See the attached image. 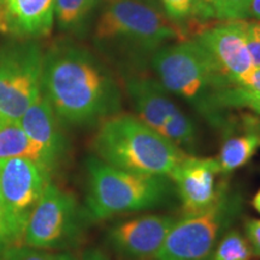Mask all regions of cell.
Returning <instances> with one entry per match:
<instances>
[{"label":"cell","mask_w":260,"mask_h":260,"mask_svg":"<svg viewBox=\"0 0 260 260\" xmlns=\"http://www.w3.org/2000/svg\"><path fill=\"white\" fill-rule=\"evenodd\" d=\"M42 93L61 122L90 125L115 116L121 93L105 67L76 46H56L44 54Z\"/></svg>","instance_id":"6da1fadb"},{"label":"cell","mask_w":260,"mask_h":260,"mask_svg":"<svg viewBox=\"0 0 260 260\" xmlns=\"http://www.w3.org/2000/svg\"><path fill=\"white\" fill-rule=\"evenodd\" d=\"M93 148L96 158L106 164L147 176H169L188 155L130 115H115L102 122L94 136Z\"/></svg>","instance_id":"7a4b0ae2"},{"label":"cell","mask_w":260,"mask_h":260,"mask_svg":"<svg viewBox=\"0 0 260 260\" xmlns=\"http://www.w3.org/2000/svg\"><path fill=\"white\" fill-rule=\"evenodd\" d=\"M84 213L93 220L160 207L174 193L169 176H147L128 172L89 158Z\"/></svg>","instance_id":"3957f363"},{"label":"cell","mask_w":260,"mask_h":260,"mask_svg":"<svg viewBox=\"0 0 260 260\" xmlns=\"http://www.w3.org/2000/svg\"><path fill=\"white\" fill-rule=\"evenodd\" d=\"M152 65L159 82L168 92L193 104L213 124H222L216 98L232 84L219 74L197 40H184L159 48L153 53Z\"/></svg>","instance_id":"277c9868"},{"label":"cell","mask_w":260,"mask_h":260,"mask_svg":"<svg viewBox=\"0 0 260 260\" xmlns=\"http://www.w3.org/2000/svg\"><path fill=\"white\" fill-rule=\"evenodd\" d=\"M186 31L149 0H110L94 31L99 42L117 44L138 53H155L170 41H184Z\"/></svg>","instance_id":"5b68a950"},{"label":"cell","mask_w":260,"mask_h":260,"mask_svg":"<svg viewBox=\"0 0 260 260\" xmlns=\"http://www.w3.org/2000/svg\"><path fill=\"white\" fill-rule=\"evenodd\" d=\"M241 209L239 195L220 184L212 205L174 223L153 260H210L224 230Z\"/></svg>","instance_id":"8992f818"},{"label":"cell","mask_w":260,"mask_h":260,"mask_svg":"<svg viewBox=\"0 0 260 260\" xmlns=\"http://www.w3.org/2000/svg\"><path fill=\"white\" fill-rule=\"evenodd\" d=\"M44 54L34 42L0 47V124L18 122L41 93Z\"/></svg>","instance_id":"52a82bcc"},{"label":"cell","mask_w":260,"mask_h":260,"mask_svg":"<svg viewBox=\"0 0 260 260\" xmlns=\"http://www.w3.org/2000/svg\"><path fill=\"white\" fill-rule=\"evenodd\" d=\"M51 172L24 158L0 160V201L17 245H21L28 219L50 183Z\"/></svg>","instance_id":"ba28073f"},{"label":"cell","mask_w":260,"mask_h":260,"mask_svg":"<svg viewBox=\"0 0 260 260\" xmlns=\"http://www.w3.org/2000/svg\"><path fill=\"white\" fill-rule=\"evenodd\" d=\"M80 222L73 195L50 182L29 217L21 245L45 251L61 248L79 234Z\"/></svg>","instance_id":"9c48e42d"},{"label":"cell","mask_w":260,"mask_h":260,"mask_svg":"<svg viewBox=\"0 0 260 260\" xmlns=\"http://www.w3.org/2000/svg\"><path fill=\"white\" fill-rule=\"evenodd\" d=\"M126 90L138 118L183 151L194 148V123L172 102L159 81L145 77L130 79L126 81Z\"/></svg>","instance_id":"30bf717a"},{"label":"cell","mask_w":260,"mask_h":260,"mask_svg":"<svg viewBox=\"0 0 260 260\" xmlns=\"http://www.w3.org/2000/svg\"><path fill=\"white\" fill-rule=\"evenodd\" d=\"M247 34L248 22L236 19L205 29L195 39L219 74L233 86L242 83L254 70L247 47Z\"/></svg>","instance_id":"8fae6325"},{"label":"cell","mask_w":260,"mask_h":260,"mask_svg":"<svg viewBox=\"0 0 260 260\" xmlns=\"http://www.w3.org/2000/svg\"><path fill=\"white\" fill-rule=\"evenodd\" d=\"M175 222L167 214H144L115 224L107 233V241L124 259H153Z\"/></svg>","instance_id":"7c38bea8"},{"label":"cell","mask_w":260,"mask_h":260,"mask_svg":"<svg viewBox=\"0 0 260 260\" xmlns=\"http://www.w3.org/2000/svg\"><path fill=\"white\" fill-rule=\"evenodd\" d=\"M220 168L216 158L187 155L169 175L186 213L201 211L214 203L219 194L216 176Z\"/></svg>","instance_id":"4fadbf2b"},{"label":"cell","mask_w":260,"mask_h":260,"mask_svg":"<svg viewBox=\"0 0 260 260\" xmlns=\"http://www.w3.org/2000/svg\"><path fill=\"white\" fill-rule=\"evenodd\" d=\"M56 0H4L0 32L21 39L46 37L53 28Z\"/></svg>","instance_id":"5bb4252c"},{"label":"cell","mask_w":260,"mask_h":260,"mask_svg":"<svg viewBox=\"0 0 260 260\" xmlns=\"http://www.w3.org/2000/svg\"><path fill=\"white\" fill-rule=\"evenodd\" d=\"M58 121L59 119L42 90L18 121L25 134L46 153L53 168L57 165L64 149Z\"/></svg>","instance_id":"9a60e30c"},{"label":"cell","mask_w":260,"mask_h":260,"mask_svg":"<svg viewBox=\"0 0 260 260\" xmlns=\"http://www.w3.org/2000/svg\"><path fill=\"white\" fill-rule=\"evenodd\" d=\"M11 158L30 159L50 172L53 170L46 153L25 134L18 122L0 124V160Z\"/></svg>","instance_id":"2e32d148"},{"label":"cell","mask_w":260,"mask_h":260,"mask_svg":"<svg viewBox=\"0 0 260 260\" xmlns=\"http://www.w3.org/2000/svg\"><path fill=\"white\" fill-rule=\"evenodd\" d=\"M260 148V133L249 132L226 139L217 157L220 172L229 174L251 160Z\"/></svg>","instance_id":"e0dca14e"},{"label":"cell","mask_w":260,"mask_h":260,"mask_svg":"<svg viewBox=\"0 0 260 260\" xmlns=\"http://www.w3.org/2000/svg\"><path fill=\"white\" fill-rule=\"evenodd\" d=\"M99 0H56L54 17L64 29L77 28L88 17Z\"/></svg>","instance_id":"ac0fdd59"},{"label":"cell","mask_w":260,"mask_h":260,"mask_svg":"<svg viewBox=\"0 0 260 260\" xmlns=\"http://www.w3.org/2000/svg\"><path fill=\"white\" fill-rule=\"evenodd\" d=\"M252 249L241 234L229 232L219 242L210 260H251Z\"/></svg>","instance_id":"d6986e66"},{"label":"cell","mask_w":260,"mask_h":260,"mask_svg":"<svg viewBox=\"0 0 260 260\" xmlns=\"http://www.w3.org/2000/svg\"><path fill=\"white\" fill-rule=\"evenodd\" d=\"M252 0H214L211 6V17L220 21H236L249 17Z\"/></svg>","instance_id":"ffe728a7"},{"label":"cell","mask_w":260,"mask_h":260,"mask_svg":"<svg viewBox=\"0 0 260 260\" xmlns=\"http://www.w3.org/2000/svg\"><path fill=\"white\" fill-rule=\"evenodd\" d=\"M63 254H54L50 251L38 249L24 245L10 247L0 260H61Z\"/></svg>","instance_id":"44dd1931"},{"label":"cell","mask_w":260,"mask_h":260,"mask_svg":"<svg viewBox=\"0 0 260 260\" xmlns=\"http://www.w3.org/2000/svg\"><path fill=\"white\" fill-rule=\"evenodd\" d=\"M167 15L174 21L184 19L198 12L197 0H160Z\"/></svg>","instance_id":"7402d4cb"},{"label":"cell","mask_w":260,"mask_h":260,"mask_svg":"<svg viewBox=\"0 0 260 260\" xmlns=\"http://www.w3.org/2000/svg\"><path fill=\"white\" fill-rule=\"evenodd\" d=\"M17 245L14 234H12L10 225L6 219L4 210H3L2 201H0V258L4 255V253L8 251L10 247Z\"/></svg>","instance_id":"603a6c76"},{"label":"cell","mask_w":260,"mask_h":260,"mask_svg":"<svg viewBox=\"0 0 260 260\" xmlns=\"http://www.w3.org/2000/svg\"><path fill=\"white\" fill-rule=\"evenodd\" d=\"M247 241L249 243L252 253L260 256V219H249L246 223Z\"/></svg>","instance_id":"cb8c5ba5"},{"label":"cell","mask_w":260,"mask_h":260,"mask_svg":"<svg viewBox=\"0 0 260 260\" xmlns=\"http://www.w3.org/2000/svg\"><path fill=\"white\" fill-rule=\"evenodd\" d=\"M247 47L254 69H260V41L253 38L249 31L247 34Z\"/></svg>","instance_id":"d4e9b609"},{"label":"cell","mask_w":260,"mask_h":260,"mask_svg":"<svg viewBox=\"0 0 260 260\" xmlns=\"http://www.w3.org/2000/svg\"><path fill=\"white\" fill-rule=\"evenodd\" d=\"M61 260H107L106 255L99 249H90V251L84 252L83 254L79 256H74L70 254H63Z\"/></svg>","instance_id":"484cf974"},{"label":"cell","mask_w":260,"mask_h":260,"mask_svg":"<svg viewBox=\"0 0 260 260\" xmlns=\"http://www.w3.org/2000/svg\"><path fill=\"white\" fill-rule=\"evenodd\" d=\"M198 2V15L203 17H211V6L214 0H197Z\"/></svg>","instance_id":"4316f807"},{"label":"cell","mask_w":260,"mask_h":260,"mask_svg":"<svg viewBox=\"0 0 260 260\" xmlns=\"http://www.w3.org/2000/svg\"><path fill=\"white\" fill-rule=\"evenodd\" d=\"M248 31L253 38L260 41V22H248Z\"/></svg>","instance_id":"83f0119b"},{"label":"cell","mask_w":260,"mask_h":260,"mask_svg":"<svg viewBox=\"0 0 260 260\" xmlns=\"http://www.w3.org/2000/svg\"><path fill=\"white\" fill-rule=\"evenodd\" d=\"M249 16L260 22V0H252L251 6H249Z\"/></svg>","instance_id":"f1b7e54d"},{"label":"cell","mask_w":260,"mask_h":260,"mask_svg":"<svg viewBox=\"0 0 260 260\" xmlns=\"http://www.w3.org/2000/svg\"><path fill=\"white\" fill-rule=\"evenodd\" d=\"M253 206H254L255 210L260 213V189L258 190V193L255 194L254 199H253Z\"/></svg>","instance_id":"f546056e"},{"label":"cell","mask_w":260,"mask_h":260,"mask_svg":"<svg viewBox=\"0 0 260 260\" xmlns=\"http://www.w3.org/2000/svg\"><path fill=\"white\" fill-rule=\"evenodd\" d=\"M2 2H4V0H0V3H2Z\"/></svg>","instance_id":"4dcf8cb0"}]
</instances>
